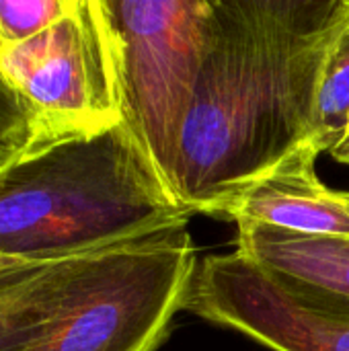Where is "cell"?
I'll list each match as a JSON object with an SVG mask.
<instances>
[{
	"instance_id": "cell-1",
	"label": "cell",
	"mask_w": 349,
	"mask_h": 351,
	"mask_svg": "<svg viewBox=\"0 0 349 351\" xmlns=\"http://www.w3.org/2000/svg\"><path fill=\"white\" fill-rule=\"evenodd\" d=\"M349 0H210L171 189L220 218L255 181L313 142L327 51Z\"/></svg>"
},
{
	"instance_id": "cell-2",
	"label": "cell",
	"mask_w": 349,
	"mask_h": 351,
	"mask_svg": "<svg viewBox=\"0 0 349 351\" xmlns=\"http://www.w3.org/2000/svg\"><path fill=\"white\" fill-rule=\"evenodd\" d=\"M125 121L0 173V255L56 261L189 220Z\"/></svg>"
},
{
	"instance_id": "cell-3",
	"label": "cell",
	"mask_w": 349,
	"mask_h": 351,
	"mask_svg": "<svg viewBox=\"0 0 349 351\" xmlns=\"http://www.w3.org/2000/svg\"><path fill=\"white\" fill-rule=\"evenodd\" d=\"M187 222L76 255L43 319L8 351L158 350L197 267Z\"/></svg>"
},
{
	"instance_id": "cell-4",
	"label": "cell",
	"mask_w": 349,
	"mask_h": 351,
	"mask_svg": "<svg viewBox=\"0 0 349 351\" xmlns=\"http://www.w3.org/2000/svg\"><path fill=\"white\" fill-rule=\"evenodd\" d=\"M0 70L31 103L49 142L123 121L117 39L103 0H70L47 29L0 49Z\"/></svg>"
},
{
	"instance_id": "cell-5",
	"label": "cell",
	"mask_w": 349,
	"mask_h": 351,
	"mask_svg": "<svg viewBox=\"0 0 349 351\" xmlns=\"http://www.w3.org/2000/svg\"><path fill=\"white\" fill-rule=\"evenodd\" d=\"M103 2L117 39L123 121L171 187L210 0Z\"/></svg>"
},
{
	"instance_id": "cell-6",
	"label": "cell",
	"mask_w": 349,
	"mask_h": 351,
	"mask_svg": "<svg viewBox=\"0 0 349 351\" xmlns=\"http://www.w3.org/2000/svg\"><path fill=\"white\" fill-rule=\"evenodd\" d=\"M183 311L274 351H349V313L302 300L239 251L197 261Z\"/></svg>"
},
{
	"instance_id": "cell-7",
	"label": "cell",
	"mask_w": 349,
	"mask_h": 351,
	"mask_svg": "<svg viewBox=\"0 0 349 351\" xmlns=\"http://www.w3.org/2000/svg\"><path fill=\"white\" fill-rule=\"evenodd\" d=\"M319 154L313 142L298 146L243 191L220 218L313 237L349 239V191L331 189L319 179L315 167Z\"/></svg>"
},
{
	"instance_id": "cell-8",
	"label": "cell",
	"mask_w": 349,
	"mask_h": 351,
	"mask_svg": "<svg viewBox=\"0 0 349 351\" xmlns=\"http://www.w3.org/2000/svg\"><path fill=\"white\" fill-rule=\"evenodd\" d=\"M237 251L302 300L349 313V239L239 222Z\"/></svg>"
},
{
	"instance_id": "cell-9",
	"label": "cell",
	"mask_w": 349,
	"mask_h": 351,
	"mask_svg": "<svg viewBox=\"0 0 349 351\" xmlns=\"http://www.w3.org/2000/svg\"><path fill=\"white\" fill-rule=\"evenodd\" d=\"M74 259L76 255L0 274V351L21 343L43 319Z\"/></svg>"
},
{
	"instance_id": "cell-10",
	"label": "cell",
	"mask_w": 349,
	"mask_h": 351,
	"mask_svg": "<svg viewBox=\"0 0 349 351\" xmlns=\"http://www.w3.org/2000/svg\"><path fill=\"white\" fill-rule=\"evenodd\" d=\"M349 132V12L335 33L323 66L313 144L319 152H331Z\"/></svg>"
},
{
	"instance_id": "cell-11",
	"label": "cell",
	"mask_w": 349,
	"mask_h": 351,
	"mask_svg": "<svg viewBox=\"0 0 349 351\" xmlns=\"http://www.w3.org/2000/svg\"><path fill=\"white\" fill-rule=\"evenodd\" d=\"M45 144L35 109L0 70V173Z\"/></svg>"
},
{
	"instance_id": "cell-12",
	"label": "cell",
	"mask_w": 349,
	"mask_h": 351,
	"mask_svg": "<svg viewBox=\"0 0 349 351\" xmlns=\"http://www.w3.org/2000/svg\"><path fill=\"white\" fill-rule=\"evenodd\" d=\"M70 0H0V49L23 43L53 21H58Z\"/></svg>"
},
{
	"instance_id": "cell-13",
	"label": "cell",
	"mask_w": 349,
	"mask_h": 351,
	"mask_svg": "<svg viewBox=\"0 0 349 351\" xmlns=\"http://www.w3.org/2000/svg\"><path fill=\"white\" fill-rule=\"evenodd\" d=\"M37 263H43V261H25V259H14V257L0 255V274L23 269V267H31V265H37Z\"/></svg>"
},
{
	"instance_id": "cell-14",
	"label": "cell",
	"mask_w": 349,
	"mask_h": 351,
	"mask_svg": "<svg viewBox=\"0 0 349 351\" xmlns=\"http://www.w3.org/2000/svg\"><path fill=\"white\" fill-rule=\"evenodd\" d=\"M335 160H339V162H344V165H349V134H346L344 138H341V142L329 152Z\"/></svg>"
},
{
	"instance_id": "cell-15",
	"label": "cell",
	"mask_w": 349,
	"mask_h": 351,
	"mask_svg": "<svg viewBox=\"0 0 349 351\" xmlns=\"http://www.w3.org/2000/svg\"><path fill=\"white\" fill-rule=\"evenodd\" d=\"M348 134H349V132H348Z\"/></svg>"
}]
</instances>
